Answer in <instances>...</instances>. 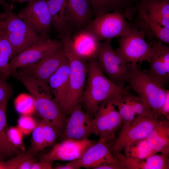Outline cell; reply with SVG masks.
<instances>
[{
	"label": "cell",
	"mask_w": 169,
	"mask_h": 169,
	"mask_svg": "<svg viewBox=\"0 0 169 169\" xmlns=\"http://www.w3.org/2000/svg\"><path fill=\"white\" fill-rule=\"evenodd\" d=\"M88 72L81 102L85 112L93 117L103 102L129 91L130 87H120L102 72L96 58L88 60Z\"/></svg>",
	"instance_id": "cell-1"
},
{
	"label": "cell",
	"mask_w": 169,
	"mask_h": 169,
	"mask_svg": "<svg viewBox=\"0 0 169 169\" xmlns=\"http://www.w3.org/2000/svg\"><path fill=\"white\" fill-rule=\"evenodd\" d=\"M72 32L68 31L58 35L69 67V89L64 110L67 117L77 104L81 103L88 72V61L79 56L75 50L72 42Z\"/></svg>",
	"instance_id": "cell-2"
},
{
	"label": "cell",
	"mask_w": 169,
	"mask_h": 169,
	"mask_svg": "<svg viewBox=\"0 0 169 169\" xmlns=\"http://www.w3.org/2000/svg\"><path fill=\"white\" fill-rule=\"evenodd\" d=\"M32 97L35 109L42 119L63 131L67 117L55 100L48 84L22 74L16 77Z\"/></svg>",
	"instance_id": "cell-3"
},
{
	"label": "cell",
	"mask_w": 169,
	"mask_h": 169,
	"mask_svg": "<svg viewBox=\"0 0 169 169\" xmlns=\"http://www.w3.org/2000/svg\"><path fill=\"white\" fill-rule=\"evenodd\" d=\"M128 71L127 82L130 87L142 98L156 114L160 112L167 90L145 73L136 64L126 63Z\"/></svg>",
	"instance_id": "cell-4"
},
{
	"label": "cell",
	"mask_w": 169,
	"mask_h": 169,
	"mask_svg": "<svg viewBox=\"0 0 169 169\" xmlns=\"http://www.w3.org/2000/svg\"><path fill=\"white\" fill-rule=\"evenodd\" d=\"M0 2L6 15L3 30L13 48V56L43 38H47L32 31L13 11V4L5 0Z\"/></svg>",
	"instance_id": "cell-5"
},
{
	"label": "cell",
	"mask_w": 169,
	"mask_h": 169,
	"mask_svg": "<svg viewBox=\"0 0 169 169\" xmlns=\"http://www.w3.org/2000/svg\"><path fill=\"white\" fill-rule=\"evenodd\" d=\"M131 25L130 33L120 37L118 40L119 47L115 51L126 63L149 62L153 53V48L145 41V33L136 26Z\"/></svg>",
	"instance_id": "cell-6"
},
{
	"label": "cell",
	"mask_w": 169,
	"mask_h": 169,
	"mask_svg": "<svg viewBox=\"0 0 169 169\" xmlns=\"http://www.w3.org/2000/svg\"><path fill=\"white\" fill-rule=\"evenodd\" d=\"M120 11L108 12L95 17L85 27L91 30L98 39L105 40L128 34L131 24Z\"/></svg>",
	"instance_id": "cell-7"
},
{
	"label": "cell",
	"mask_w": 169,
	"mask_h": 169,
	"mask_svg": "<svg viewBox=\"0 0 169 169\" xmlns=\"http://www.w3.org/2000/svg\"><path fill=\"white\" fill-rule=\"evenodd\" d=\"M109 39L100 42L96 58L101 70L115 84L124 88L128 71L125 63L112 47Z\"/></svg>",
	"instance_id": "cell-8"
},
{
	"label": "cell",
	"mask_w": 169,
	"mask_h": 169,
	"mask_svg": "<svg viewBox=\"0 0 169 169\" xmlns=\"http://www.w3.org/2000/svg\"><path fill=\"white\" fill-rule=\"evenodd\" d=\"M160 116H136L131 124L122 130L116 138L111 150L116 157L121 155L126 146L136 141L146 138L158 123Z\"/></svg>",
	"instance_id": "cell-9"
},
{
	"label": "cell",
	"mask_w": 169,
	"mask_h": 169,
	"mask_svg": "<svg viewBox=\"0 0 169 169\" xmlns=\"http://www.w3.org/2000/svg\"><path fill=\"white\" fill-rule=\"evenodd\" d=\"M18 15L33 32L41 37L49 38L53 28L46 0H29Z\"/></svg>",
	"instance_id": "cell-10"
},
{
	"label": "cell",
	"mask_w": 169,
	"mask_h": 169,
	"mask_svg": "<svg viewBox=\"0 0 169 169\" xmlns=\"http://www.w3.org/2000/svg\"><path fill=\"white\" fill-rule=\"evenodd\" d=\"M121 125L117 107L113 99H109L100 104L92 118L93 134L109 141Z\"/></svg>",
	"instance_id": "cell-11"
},
{
	"label": "cell",
	"mask_w": 169,
	"mask_h": 169,
	"mask_svg": "<svg viewBox=\"0 0 169 169\" xmlns=\"http://www.w3.org/2000/svg\"><path fill=\"white\" fill-rule=\"evenodd\" d=\"M63 47L60 40L44 38L14 55L10 60L12 74L22 67L36 63Z\"/></svg>",
	"instance_id": "cell-12"
},
{
	"label": "cell",
	"mask_w": 169,
	"mask_h": 169,
	"mask_svg": "<svg viewBox=\"0 0 169 169\" xmlns=\"http://www.w3.org/2000/svg\"><path fill=\"white\" fill-rule=\"evenodd\" d=\"M108 141L104 139L100 138L96 143L87 149L79 158L73 161L74 163L78 169L84 167L95 169L105 164L124 165L112 153L111 146Z\"/></svg>",
	"instance_id": "cell-13"
},
{
	"label": "cell",
	"mask_w": 169,
	"mask_h": 169,
	"mask_svg": "<svg viewBox=\"0 0 169 169\" xmlns=\"http://www.w3.org/2000/svg\"><path fill=\"white\" fill-rule=\"evenodd\" d=\"M96 142L88 138L64 139L54 145L48 153L42 156L41 159L53 162L74 161L79 158L87 149Z\"/></svg>",
	"instance_id": "cell-14"
},
{
	"label": "cell",
	"mask_w": 169,
	"mask_h": 169,
	"mask_svg": "<svg viewBox=\"0 0 169 169\" xmlns=\"http://www.w3.org/2000/svg\"><path fill=\"white\" fill-rule=\"evenodd\" d=\"M69 116L60 137L62 140L88 138L93 134V117L83 110L81 103L74 107Z\"/></svg>",
	"instance_id": "cell-15"
},
{
	"label": "cell",
	"mask_w": 169,
	"mask_h": 169,
	"mask_svg": "<svg viewBox=\"0 0 169 169\" xmlns=\"http://www.w3.org/2000/svg\"><path fill=\"white\" fill-rule=\"evenodd\" d=\"M66 59L63 47L38 62L20 68L16 71L48 84L50 77Z\"/></svg>",
	"instance_id": "cell-16"
},
{
	"label": "cell",
	"mask_w": 169,
	"mask_h": 169,
	"mask_svg": "<svg viewBox=\"0 0 169 169\" xmlns=\"http://www.w3.org/2000/svg\"><path fill=\"white\" fill-rule=\"evenodd\" d=\"M149 44L153 53L149 69L143 71L164 87L169 81V48L158 40H151Z\"/></svg>",
	"instance_id": "cell-17"
},
{
	"label": "cell",
	"mask_w": 169,
	"mask_h": 169,
	"mask_svg": "<svg viewBox=\"0 0 169 169\" xmlns=\"http://www.w3.org/2000/svg\"><path fill=\"white\" fill-rule=\"evenodd\" d=\"M94 16L88 0H67L65 18L72 32L85 28Z\"/></svg>",
	"instance_id": "cell-18"
},
{
	"label": "cell",
	"mask_w": 169,
	"mask_h": 169,
	"mask_svg": "<svg viewBox=\"0 0 169 169\" xmlns=\"http://www.w3.org/2000/svg\"><path fill=\"white\" fill-rule=\"evenodd\" d=\"M73 47L77 54L88 60L96 58L100 43L95 35L86 27L75 31L72 34Z\"/></svg>",
	"instance_id": "cell-19"
},
{
	"label": "cell",
	"mask_w": 169,
	"mask_h": 169,
	"mask_svg": "<svg viewBox=\"0 0 169 169\" xmlns=\"http://www.w3.org/2000/svg\"><path fill=\"white\" fill-rule=\"evenodd\" d=\"M69 67L66 58L48 82L55 100L64 113L69 91Z\"/></svg>",
	"instance_id": "cell-20"
},
{
	"label": "cell",
	"mask_w": 169,
	"mask_h": 169,
	"mask_svg": "<svg viewBox=\"0 0 169 169\" xmlns=\"http://www.w3.org/2000/svg\"><path fill=\"white\" fill-rule=\"evenodd\" d=\"M139 3L136 4L137 15L134 25L142 30L150 41L156 40L169 44V28L162 26L149 17Z\"/></svg>",
	"instance_id": "cell-21"
},
{
	"label": "cell",
	"mask_w": 169,
	"mask_h": 169,
	"mask_svg": "<svg viewBox=\"0 0 169 169\" xmlns=\"http://www.w3.org/2000/svg\"><path fill=\"white\" fill-rule=\"evenodd\" d=\"M157 153H169V121L165 118L159 121L146 138Z\"/></svg>",
	"instance_id": "cell-22"
},
{
	"label": "cell",
	"mask_w": 169,
	"mask_h": 169,
	"mask_svg": "<svg viewBox=\"0 0 169 169\" xmlns=\"http://www.w3.org/2000/svg\"><path fill=\"white\" fill-rule=\"evenodd\" d=\"M139 4L151 18L169 28V0H141Z\"/></svg>",
	"instance_id": "cell-23"
},
{
	"label": "cell",
	"mask_w": 169,
	"mask_h": 169,
	"mask_svg": "<svg viewBox=\"0 0 169 169\" xmlns=\"http://www.w3.org/2000/svg\"><path fill=\"white\" fill-rule=\"evenodd\" d=\"M51 15L53 29L58 35L70 30L65 18L67 0H46Z\"/></svg>",
	"instance_id": "cell-24"
},
{
	"label": "cell",
	"mask_w": 169,
	"mask_h": 169,
	"mask_svg": "<svg viewBox=\"0 0 169 169\" xmlns=\"http://www.w3.org/2000/svg\"><path fill=\"white\" fill-rule=\"evenodd\" d=\"M168 156L169 154L156 153L139 161H131L124 158L122 160L128 169H168Z\"/></svg>",
	"instance_id": "cell-25"
},
{
	"label": "cell",
	"mask_w": 169,
	"mask_h": 169,
	"mask_svg": "<svg viewBox=\"0 0 169 169\" xmlns=\"http://www.w3.org/2000/svg\"><path fill=\"white\" fill-rule=\"evenodd\" d=\"M8 100L0 103V156L9 157L18 151L13 147L8 139L6 109Z\"/></svg>",
	"instance_id": "cell-26"
},
{
	"label": "cell",
	"mask_w": 169,
	"mask_h": 169,
	"mask_svg": "<svg viewBox=\"0 0 169 169\" xmlns=\"http://www.w3.org/2000/svg\"><path fill=\"white\" fill-rule=\"evenodd\" d=\"M124 158L128 161H139L157 153L149 145L146 138L136 141L125 147Z\"/></svg>",
	"instance_id": "cell-27"
},
{
	"label": "cell",
	"mask_w": 169,
	"mask_h": 169,
	"mask_svg": "<svg viewBox=\"0 0 169 169\" xmlns=\"http://www.w3.org/2000/svg\"><path fill=\"white\" fill-rule=\"evenodd\" d=\"M13 57V48L6 37L3 30H0V75L6 79L12 73L9 67V62Z\"/></svg>",
	"instance_id": "cell-28"
},
{
	"label": "cell",
	"mask_w": 169,
	"mask_h": 169,
	"mask_svg": "<svg viewBox=\"0 0 169 169\" xmlns=\"http://www.w3.org/2000/svg\"><path fill=\"white\" fill-rule=\"evenodd\" d=\"M122 98L131 105L137 116L150 117L157 115L142 98L129 91L123 93Z\"/></svg>",
	"instance_id": "cell-29"
},
{
	"label": "cell",
	"mask_w": 169,
	"mask_h": 169,
	"mask_svg": "<svg viewBox=\"0 0 169 169\" xmlns=\"http://www.w3.org/2000/svg\"><path fill=\"white\" fill-rule=\"evenodd\" d=\"M30 149L5 161L1 162L2 169H31L36 161Z\"/></svg>",
	"instance_id": "cell-30"
},
{
	"label": "cell",
	"mask_w": 169,
	"mask_h": 169,
	"mask_svg": "<svg viewBox=\"0 0 169 169\" xmlns=\"http://www.w3.org/2000/svg\"><path fill=\"white\" fill-rule=\"evenodd\" d=\"M111 12L119 11L125 18L131 20L137 11L136 4L133 0H106Z\"/></svg>",
	"instance_id": "cell-31"
},
{
	"label": "cell",
	"mask_w": 169,
	"mask_h": 169,
	"mask_svg": "<svg viewBox=\"0 0 169 169\" xmlns=\"http://www.w3.org/2000/svg\"><path fill=\"white\" fill-rule=\"evenodd\" d=\"M122 95L114 99L121 118L122 129L128 126L135 118V114L130 105L122 99Z\"/></svg>",
	"instance_id": "cell-32"
},
{
	"label": "cell",
	"mask_w": 169,
	"mask_h": 169,
	"mask_svg": "<svg viewBox=\"0 0 169 169\" xmlns=\"http://www.w3.org/2000/svg\"><path fill=\"white\" fill-rule=\"evenodd\" d=\"M39 121L42 127L46 147L51 146L60 137L62 131L46 120L42 118Z\"/></svg>",
	"instance_id": "cell-33"
},
{
	"label": "cell",
	"mask_w": 169,
	"mask_h": 169,
	"mask_svg": "<svg viewBox=\"0 0 169 169\" xmlns=\"http://www.w3.org/2000/svg\"><path fill=\"white\" fill-rule=\"evenodd\" d=\"M32 133L30 149L35 155L46 148L42 127L39 120L36 122V125Z\"/></svg>",
	"instance_id": "cell-34"
},
{
	"label": "cell",
	"mask_w": 169,
	"mask_h": 169,
	"mask_svg": "<svg viewBox=\"0 0 169 169\" xmlns=\"http://www.w3.org/2000/svg\"><path fill=\"white\" fill-rule=\"evenodd\" d=\"M8 135L11 144L18 151L19 149H22L23 146V134L17 127H10L8 128Z\"/></svg>",
	"instance_id": "cell-35"
},
{
	"label": "cell",
	"mask_w": 169,
	"mask_h": 169,
	"mask_svg": "<svg viewBox=\"0 0 169 169\" xmlns=\"http://www.w3.org/2000/svg\"><path fill=\"white\" fill-rule=\"evenodd\" d=\"M36 122L31 117L27 115L21 116L18 120V128L23 134L26 135L32 132L35 127Z\"/></svg>",
	"instance_id": "cell-36"
},
{
	"label": "cell",
	"mask_w": 169,
	"mask_h": 169,
	"mask_svg": "<svg viewBox=\"0 0 169 169\" xmlns=\"http://www.w3.org/2000/svg\"><path fill=\"white\" fill-rule=\"evenodd\" d=\"M94 16L111 12L106 0H88Z\"/></svg>",
	"instance_id": "cell-37"
},
{
	"label": "cell",
	"mask_w": 169,
	"mask_h": 169,
	"mask_svg": "<svg viewBox=\"0 0 169 169\" xmlns=\"http://www.w3.org/2000/svg\"><path fill=\"white\" fill-rule=\"evenodd\" d=\"M6 79L0 75V103L8 100L12 94L11 87Z\"/></svg>",
	"instance_id": "cell-38"
},
{
	"label": "cell",
	"mask_w": 169,
	"mask_h": 169,
	"mask_svg": "<svg viewBox=\"0 0 169 169\" xmlns=\"http://www.w3.org/2000/svg\"><path fill=\"white\" fill-rule=\"evenodd\" d=\"M53 161L41 159L39 161H35L31 169H53Z\"/></svg>",
	"instance_id": "cell-39"
},
{
	"label": "cell",
	"mask_w": 169,
	"mask_h": 169,
	"mask_svg": "<svg viewBox=\"0 0 169 169\" xmlns=\"http://www.w3.org/2000/svg\"><path fill=\"white\" fill-rule=\"evenodd\" d=\"M160 115L169 120V90H167L164 102L161 109Z\"/></svg>",
	"instance_id": "cell-40"
},
{
	"label": "cell",
	"mask_w": 169,
	"mask_h": 169,
	"mask_svg": "<svg viewBox=\"0 0 169 169\" xmlns=\"http://www.w3.org/2000/svg\"><path fill=\"white\" fill-rule=\"evenodd\" d=\"M95 169H126V168L123 165L111 164L102 165Z\"/></svg>",
	"instance_id": "cell-41"
},
{
	"label": "cell",
	"mask_w": 169,
	"mask_h": 169,
	"mask_svg": "<svg viewBox=\"0 0 169 169\" xmlns=\"http://www.w3.org/2000/svg\"><path fill=\"white\" fill-rule=\"evenodd\" d=\"M55 169H78L73 161L64 164H59L54 167Z\"/></svg>",
	"instance_id": "cell-42"
},
{
	"label": "cell",
	"mask_w": 169,
	"mask_h": 169,
	"mask_svg": "<svg viewBox=\"0 0 169 169\" xmlns=\"http://www.w3.org/2000/svg\"><path fill=\"white\" fill-rule=\"evenodd\" d=\"M6 17V15L4 12H0V22L3 21Z\"/></svg>",
	"instance_id": "cell-43"
},
{
	"label": "cell",
	"mask_w": 169,
	"mask_h": 169,
	"mask_svg": "<svg viewBox=\"0 0 169 169\" xmlns=\"http://www.w3.org/2000/svg\"><path fill=\"white\" fill-rule=\"evenodd\" d=\"M10 1L13 2H17L21 3L24 2L26 1H28L30 0H9Z\"/></svg>",
	"instance_id": "cell-44"
},
{
	"label": "cell",
	"mask_w": 169,
	"mask_h": 169,
	"mask_svg": "<svg viewBox=\"0 0 169 169\" xmlns=\"http://www.w3.org/2000/svg\"><path fill=\"white\" fill-rule=\"evenodd\" d=\"M3 21L0 22V30L2 29L3 28L4 23Z\"/></svg>",
	"instance_id": "cell-45"
}]
</instances>
